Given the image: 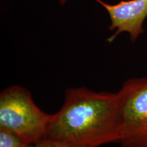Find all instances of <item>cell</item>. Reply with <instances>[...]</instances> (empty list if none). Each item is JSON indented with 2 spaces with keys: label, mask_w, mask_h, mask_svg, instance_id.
<instances>
[{
  "label": "cell",
  "mask_w": 147,
  "mask_h": 147,
  "mask_svg": "<svg viewBox=\"0 0 147 147\" xmlns=\"http://www.w3.org/2000/svg\"><path fill=\"white\" fill-rule=\"evenodd\" d=\"M119 91L68 88L46 138L79 147H99L119 141Z\"/></svg>",
  "instance_id": "obj_1"
},
{
  "label": "cell",
  "mask_w": 147,
  "mask_h": 147,
  "mask_svg": "<svg viewBox=\"0 0 147 147\" xmlns=\"http://www.w3.org/2000/svg\"><path fill=\"white\" fill-rule=\"evenodd\" d=\"M54 116L40 109L30 91L22 86H10L0 93V129L29 144L47 137Z\"/></svg>",
  "instance_id": "obj_2"
},
{
  "label": "cell",
  "mask_w": 147,
  "mask_h": 147,
  "mask_svg": "<svg viewBox=\"0 0 147 147\" xmlns=\"http://www.w3.org/2000/svg\"><path fill=\"white\" fill-rule=\"evenodd\" d=\"M119 91V144L147 147V77L127 79Z\"/></svg>",
  "instance_id": "obj_3"
},
{
  "label": "cell",
  "mask_w": 147,
  "mask_h": 147,
  "mask_svg": "<svg viewBox=\"0 0 147 147\" xmlns=\"http://www.w3.org/2000/svg\"><path fill=\"white\" fill-rule=\"evenodd\" d=\"M109 14V29L115 31L113 36L108 38L113 42L122 33L129 35L131 42H136L144 33L143 24L147 18V0L121 1L116 4H109L102 0H96Z\"/></svg>",
  "instance_id": "obj_4"
},
{
  "label": "cell",
  "mask_w": 147,
  "mask_h": 147,
  "mask_svg": "<svg viewBox=\"0 0 147 147\" xmlns=\"http://www.w3.org/2000/svg\"><path fill=\"white\" fill-rule=\"evenodd\" d=\"M18 138L17 136L5 130L0 129V147H34Z\"/></svg>",
  "instance_id": "obj_5"
},
{
  "label": "cell",
  "mask_w": 147,
  "mask_h": 147,
  "mask_svg": "<svg viewBox=\"0 0 147 147\" xmlns=\"http://www.w3.org/2000/svg\"><path fill=\"white\" fill-rule=\"evenodd\" d=\"M34 147H79L69 143L45 138L34 144Z\"/></svg>",
  "instance_id": "obj_6"
},
{
  "label": "cell",
  "mask_w": 147,
  "mask_h": 147,
  "mask_svg": "<svg viewBox=\"0 0 147 147\" xmlns=\"http://www.w3.org/2000/svg\"><path fill=\"white\" fill-rule=\"evenodd\" d=\"M67 1V0H59V2L61 5H63L64 3H65Z\"/></svg>",
  "instance_id": "obj_7"
}]
</instances>
